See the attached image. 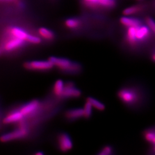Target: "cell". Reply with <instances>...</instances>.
Returning <instances> with one entry per match:
<instances>
[{"label": "cell", "mask_w": 155, "mask_h": 155, "mask_svg": "<svg viewBox=\"0 0 155 155\" xmlns=\"http://www.w3.org/2000/svg\"><path fill=\"white\" fill-rule=\"evenodd\" d=\"M39 101L37 100H33L25 105L23 106L20 111L24 116H27L36 110L39 107Z\"/></svg>", "instance_id": "cell-8"}, {"label": "cell", "mask_w": 155, "mask_h": 155, "mask_svg": "<svg viewBox=\"0 0 155 155\" xmlns=\"http://www.w3.org/2000/svg\"><path fill=\"white\" fill-rule=\"evenodd\" d=\"M118 97L123 103L132 105L138 101V94L133 89L124 88L118 93Z\"/></svg>", "instance_id": "cell-3"}, {"label": "cell", "mask_w": 155, "mask_h": 155, "mask_svg": "<svg viewBox=\"0 0 155 155\" xmlns=\"http://www.w3.org/2000/svg\"><path fill=\"white\" fill-rule=\"evenodd\" d=\"M64 83H63V81L61 79H58L56 81L54 85V87H53L54 93L56 96L61 97V95L64 90Z\"/></svg>", "instance_id": "cell-16"}, {"label": "cell", "mask_w": 155, "mask_h": 155, "mask_svg": "<svg viewBox=\"0 0 155 155\" xmlns=\"http://www.w3.org/2000/svg\"><path fill=\"white\" fill-rule=\"evenodd\" d=\"M92 107H93V106L91 105V104L87 101H86L84 106V107H83L84 117L85 118H89L91 116Z\"/></svg>", "instance_id": "cell-20"}, {"label": "cell", "mask_w": 155, "mask_h": 155, "mask_svg": "<svg viewBox=\"0 0 155 155\" xmlns=\"http://www.w3.org/2000/svg\"><path fill=\"white\" fill-rule=\"evenodd\" d=\"M137 27L127 28V40L129 44L132 46L136 45L139 43L136 38Z\"/></svg>", "instance_id": "cell-13"}, {"label": "cell", "mask_w": 155, "mask_h": 155, "mask_svg": "<svg viewBox=\"0 0 155 155\" xmlns=\"http://www.w3.org/2000/svg\"><path fill=\"white\" fill-rule=\"evenodd\" d=\"M98 3L103 6L111 7L115 5L114 0H98Z\"/></svg>", "instance_id": "cell-24"}, {"label": "cell", "mask_w": 155, "mask_h": 155, "mask_svg": "<svg viewBox=\"0 0 155 155\" xmlns=\"http://www.w3.org/2000/svg\"><path fill=\"white\" fill-rule=\"evenodd\" d=\"M137 1H142V0H137Z\"/></svg>", "instance_id": "cell-30"}, {"label": "cell", "mask_w": 155, "mask_h": 155, "mask_svg": "<svg viewBox=\"0 0 155 155\" xmlns=\"http://www.w3.org/2000/svg\"><path fill=\"white\" fill-rule=\"evenodd\" d=\"M27 41L31 43L35 44V45H38V44H40L41 43V39L40 38L37 37V36H34L33 35H31L29 34H28Z\"/></svg>", "instance_id": "cell-23"}, {"label": "cell", "mask_w": 155, "mask_h": 155, "mask_svg": "<svg viewBox=\"0 0 155 155\" xmlns=\"http://www.w3.org/2000/svg\"><path fill=\"white\" fill-rule=\"evenodd\" d=\"M150 29L148 25H140L137 27L136 38L138 42H143L149 38L150 34Z\"/></svg>", "instance_id": "cell-7"}, {"label": "cell", "mask_w": 155, "mask_h": 155, "mask_svg": "<svg viewBox=\"0 0 155 155\" xmlns=\"http://www.w3.org/2000/svg\"><path fill=\"white\" fill-rule=\"evenodd\" d=\"M39 33L42 38L47 40H52L54 38V33L47 28H39Z\"/></svg>", "instance_id": "cell-18"}, {"label": "cell", "mask_w": 155, "mask_h": 155, "mask_svg": "<svg viewBox=\"0 0 155 155\" xmlns=\"http://www.w3.org/2000/svg\"><path fill=\"white\" fill-rule=\"evenodd\" d=\"M113 148L110 146L107 145L104 147L102 150H101L99 155H110L112 153Z\"/></svg>", "instance_id": "cell-25"}, {"label": "cell", "mask_w": 155, "mask_h": 155, "mask_svg": "<svg viewBox=\"0 0 155 155\" xmlns=\"http://www.w3.org/2000/svg\"><path fill=\"white\" fill-rule=\"evenodd\" d=\"M65 117L69 120H75L84 117V110L82 108L70 109L67 111Z\"/></svg>", "instance_id": "cell-12"}, {"label": "cell", "mask_w": 155, "mask_h": 155, "mask_svg": "<svg viewBox=\"0 0 155 155\" xmlns=\"http://www.w3.org/2000/svg\"><path fill=\"white\" fill-rule=\"evenodd\" d=\"M28 131L26 126L22 124L19 129L10 133H6L1 137V141L2 143L9 142L17 139H21L27 136Z\"/></svg>", "instance_id": "cell-4"}, {"label": "cell", "mask_w": 155, "mask_h": 155, "mask_svg": "<svg viewBox=\"0 0 155 155\" xmlns=\"http://www.w3.org/2000/svg\"><path fill=\"white\" fill-rule=\"evenodd\" d=\"M35 155H44V153H43V152H38V153H35Z\"/></svg>", "instance_id": "cell-28"}, {"label": "cell", "mask_w": 155, "mask_h": 155, "mask_svg": "<svg viewBox=\"0 0 155 155\" xmlns=\"http://www.w3.org/2000/svg\"><path fill=\"white\" fill-rule=\"evenodd\" d=\"M84 1H86V2L90 3V4H96L98 3V0H84Z\"/></svg>", "instance_id": "cell-26"}, {"label": "cell", "mask_w": 155, "mask_h": 155, "mask_svg": "<svg viewBox=\"0 0 155 155\" xmlns=\"http://www.w3.org/2000/svg\"><path fill=\"white\" fill-rule=\"evenodd\" d=\"M86 101L89 102L92 106L98 110L103 111L105 109V106L104 105V104L101 103L99 101L96 100L93 97H88Z\"/></svg>", "instance_id": "cell-17"}, {"label": "cell", "mask_w": 155, "mask_h": 155, "mask_svg": "<svg viewBox=\"0 0 155 155\" xmlns=\"http://www.w3.org/2000/svg\"><path fill=\"white\" fill-rule=\"evenodd\" d=\"M81 95V91L74 86L71 82H68L64 84V88L61 97L65 98H78Z\"/></svg>", "instance_id": "cell-6"}, {"label": "cell", "mask_w": 155, "mask_h": 155, "mask_svg": "<svg viewBox=\"0 0 155 155\" xmlns=\"http://www.w3.org/2000/svg\"><path fill=\"white\" fill-rule=\"evenodd\" d=\"M65 25L67 27L70 29H75L79 27V21L76 19L69 18L67 19L65 21Z\"/></svg>", "instance_id": "cell-21"}, {"label": "cell", "mask_w": 155, "mask_h": 155, "mask_svg": "<svg viewBox=\"0 0 155 155\" xmlns=\"http://www.w3.org/2000/svg\"><path fill=\"white\" fill-rule=\"evenodd\" d=\"M54 66L56 67L63 71L67 72H77L80 70L81 67L77 63L62 58L51 56L48 59Z\"/></svg>", "instance_id": "cell-1"}, {"label": "cell", "mask_w": 155, "mask_h": 155, "mask_svg": "<svg viewBox=\"0 0 155 155\" xmlns=\"http://www.w3.org/2000/svg\"><path fill=\"white\" fill-rule=\"evenodd\" d=\"M24 40L15 38L8 41L5 45L4 48L6 51H12L21 47L24 44Z\"/></svg>", "instance_id": "cell-10"}, {"label": "cell", "mask_w": 155, "mask_h": 155, "mask_svg": "<svg viewBox=\"0 0 155 155\" xmlns=\"http://www.w3.org/2000/svg\"><path fill=\"white\" fill-rule=\"evenodd\" d=\"M145 22L150 31L155 35V21L151 17H148L145 18Z\"/></svg>", "instance_id": "cell-22"}, {"label": "cell", "mask_w": 155, "mask_h": 155, "mask_svg": "<svg viewBox=\"0 0 155 155\" xmlns=\"http://www.w3.org/2000/svg\"><path fill=\"white\" fill-rule=\"evenodd\" d=\"M58 144L59 150L63 152H67L71 150L73 147L72 140L67 133H61L59 135Z\"/></svg>", "instance_id": "cell-5"}, {"label": "cell", "mask_w": 155, "mask_h": 155, "mask_svg": "<svg viewBox=\"0 0 155 155\" xmlns=\"http://www.w3.org/2000/svg\"><path fill=\"white\" fill-rule=\"evenodd\" d=\"M144 138L146 141L155 145V131L148 130L144 133Z\"/></svg>", "instance_id": "cell-19"}, {"label": "cell", "mask_w": 155, "mask_h": 155, "mask_svg": "<svg viewBox=\"0 0 155 155\" xmlns=\"http://www.w3.org/2000/svg\"><path fill=\"white\" fill-rule=\"evenodd\" d=\"M153 150L155 152V145H154V147H153Z\"/></svg>", "instance_id": "cell-29"}, {"label": "cell", "mask_w": 155, "mask_h": 155, "mask_svg": "<svg viewBox=\"0 0 155 155\" xmlns=\"http://www.w3.org/2000/svg\"><path fill=\"white\" fill-rule=\"evenodd\" d=\"M24 116L21 113L20 111H15L9 114L4 119V123L5 124H9L12 123L21 121L23 119Z\"/></svg>", "instance_id": "cell-11"}, {"label": "cell", "mask_w": 155, "mask_h": 155, "mask_svg": "<svg viewBox=\"0 0 155 155\" xmlns=\"http://www.w3.org/2000/svg\"><path fill=\"white\" fill-rule=\"evenodd\" d=\"M120 21L122 25L127 28L138 27L141 25V21L139 19L129 17H122L120 19Z\"/></svg>", "instance_id": "cell-9"}, {"label": "cell", "mask_w": 155, "mask_h": 155, "mask_svg": "<svg viewBox=\"0 0 155 155\" xmlns=\"http://www.w3.org/2000/svg\"><path fill=\"white\" fill-rule=\"evenodd\" d=\"M144 6L143 5H137L132 6L127 8L123 11V14L125 16H131L143 11Z\"/></svg>", "instance_id": "cell-14"}, {"label": "cell", "mask_w": 155, "mask_h": 155, "mask_svg": "<svg viewBox=\"0 0 155 155\" xmlns=\"http://www.w3.org/2000/svg\"><path fill=\"white\" fill-rule=\"evenodd\" d=\"M23 66L28 70L47 71L52 69L54 66L48 61H33L24 63Z\"/></svg>", "instance_id": "cell-2"}, {"label": "cell", "mask_w": 155, "mask_h": 155, "mask_svg": "<svg viewBox=\"0 0 155 155\" xmlns=\"http://www.w3.org/2000/svg\"><path fill=\"white\" fill-rule=\"evenodd\" d=\"M10 32L12 35H13V36L19 38V39H22L24 41H27L28 34L26 33L24 31L21 29L20 28H15V27L11 28Z\"/></svg>", "instance_id": "cell-15"}, {"label": "cell", "mask_w": 155, "mask_h": 155, "mask_svg": "<svg viewBox=\"0 0 155 155\" xmlns=\"http://www.w3.org/2000/svg\"><path fill=\"white\" fill-rule=\"evenodd\" d=\"M152 60L155 62V52L152 55Z\"/></svg>", "instance_id": "cell-27"}]
</instances>
